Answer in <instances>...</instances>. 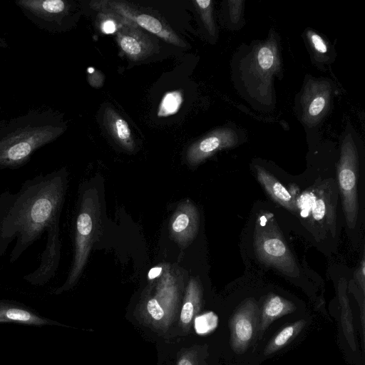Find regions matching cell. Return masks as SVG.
<instances>
[{"label": "cell", "mask_w": 365, "mask_h": 365, "mask_svg": "<svg viewBox=\"0 0 365 365\" xmlns=\"http://www.w3.org/2000/svg\"><path fill=\"white\" fill-rule=\"evenodd\" d=\"M115 34L119 48L133 61L145 59L158 51V44L150 36L126 19Z\"/></svg>", "instance_id": "obj_10"}, {"label": "cell", "mask_w": 365, "mask_h": 365, "mask_svg": "<svg viewBox=\"0 0 365 365\" xmlns=\"http://www.w3.org/2000/svg\"><path fill=\"white\" fill-rule=\"evenodd\" d=\"M64 169L26 180L0 194V257L16 262L48 229L59 222L67 187Z\"/></svg>", "instance_id": "obj_1"}, {"label": "cell", "mask_w": 365, "mask_h": 365, "mask_svg": "<svg viewBox=\"0 0 365 365\" xmlns=\"http://www.w3.org/2000/svg\"><path fill=\"white\" fill-rule=\"evenodd\" d=\"M66 130L50 109L31 110L0 124V169H18L38 149L54 141Z\"/></svg>", "instance_id": "obj_2"}, {"label": "cell", "mask_w": 365, "mask_h": 365, "mask_svg": "<svg viewBox=\"0 0 365 365\" xmlns=\"http://www.w3.org/2000/svg\"><path fill=\"white\" fill-rule=\"evenodd\" d=\"M7 47V43L4 38L0 36V48Z\"/></svg>", "instance_id": "obj_31"}, {"label": "cell", "mask_w": 365, "mask_h": 365, "mask_svg": "<svg viewBox=\"0 0 365 365\" xmlns=\"http://www.w3.org/2000/svg\"><path fill=\"white\" fill-rule=\"evenodd\" d=\"M254 246L258 259L284 274L297 277V262L281 235L274 216L264 212L258 217L254 231Z\"/></svg>", "instance_id": "obj_3"}, {"label": "cell", "mask_w": 365, "mask_h": 365, "mask_svg": "<svg viewBox=\"0 0 365 365\" xmlns=\"http://www.w3.org/2000/svg\"><path fill=\"white\" fill-rule=\"evenodd\" d=\"M103 125L108 134L120 147L129 151L134 150L135 142L129 125L113 108H105Z\"/></svg>", "instance_id": "obj_17"}, {"label": "cell", "mask_w": 365, "mask_h": 365, "mask_svg": "<svg viewBox=\"0 0 365 365\" xmlns=\"http://www.w3.org/2000/svg\"><path fill=\"white\" fill-rule=\"evenodd\" d=\"M327 96L325 91L313 93L309 102L306 103L307 115L310 118L319 117L326 108L329 99Z\"/></svg>", "instance_id": "obj_24"}, {"label": "cell", "mask_w": 365, "mask_h": 365, "mask_svg": "<svg viewBox=\"0 0 365 365\" xmlns=\"http://www.w3.org/2000/svg\"><path fill=\"white\" fill-rule=\"evenodd\" d=\"M255 170L258 181L275 202L290 211L298 210L297 199L275 177L259 165Z\"/></svg>", "instance_id": "obj_16"}, {"label": "cell", "mask_w": 365, "mask_h": 365, "mask_svg": "<svg viewBox=\"0 0 365 365\" xmlns=\"http://www.w3.org/2000/svg\"><path fill=\"white\" fill-rule=\"evenodd\" d=\"M236 133L229 128L215 130L192 143L187 151V160L196 165L217 151L234 146L237 143Z\"/></svg>", "instance_id": "obj_12"}, {"label": "cell", "mask_w": 365, "mask_h": 365, "mask_svg": "<svg viewBox=\"0 0 365 365\" xmlns=\"http://www.w3.org/2000/svg\"><path fill=\"white\" fill-rule=\"evenodd\" d=\"M90 6L98 12L111 13L133 22L143 30L156 35L167 43L185 47V43L162 20L153 14L138 10L120 1H93Z\"/></svg>", "instance_id": "obj_6"}, {"label": "cell", "mask_w": 365, "mask_h": 365, "mask_svg": "<svg viewBox=\"0 0 365 365\" xmlns=\"http://www.w3.org/2000/svg\"><path fill=\"white\" fill-rule=\"evenodd\" d=\"M259 308L252 298L245 300L230 319V344L237 353L245 352L258 332Z\"/></svg>", "instance_id": "obj_9"}, {"label": "cell", "mask_w": 365, "mask_h": 365, "mask_svg": "<svg viewBox=\"0 0 365 365\" xmlns=\"http://www.w3.org/2000/svg\"><path fill=\"white\" fill-rule=\"evenodd\" d=\"M125 19L111 13L99 12L97 23L102 33L113 34L122 26Z\"/></svg>", "instance_id": "obj_23"}, {"label": "cell", "mask_w": 365, "mask_h": 365, "mask_svg": "<svg viewBox=\"0 0 365 365\" xmlns=\"http://www.w3.org/2000/svg\"><path fill=\"white\" fill-rule=\"evenodd\" d=\"M178 299L177 281L166 271L160 279L154 294L148 298L144 304V317L156 328L166 329L175 314Z\"/></svg>", "instance_id": "obj_7"}, {"label": "cell", "mask_w": 365, "mask_h": 365, "mask_svg": "<svg viewBox=\"0 0 365 365\" xmlns=\"http://www.w3.org/2000/svg\"><path fill=\"white\" fill-rule=\"evenodd\" d=\"M182 102V96L181 91H175L167 93L160 102L158 115L165 117L175 113L179 110Z\"/></svg>", "instance_id": "obj_22"}, {"label": "cell", "mask_w": 365, "mask_h": 365, "mask_svg": "<svg viewBox=\"0 0 365 365\" xmlns=\"http://www.w3.org/2000/svg\"><path fill=\"white\" fill-rule=\"evenodd\" d=\"M202 298V292L200 283L195 279H191L186 288L180 314V325L184 331L190 328L195 317L200 310Z\"/></svg>", "instance_id": "obj_18"}, {"label": "cell", "mask_w": 365, "mask_h": 365, "mask_svg": "<svg viewBox=\"0 0 365 365\" xmlns=\"http://www.w3.org/2000/svg\"><path fill=\"white\" fill-rule=\"evenodd\" d=\"M198 213L190 202L182 203L172 217L170 233L173 239L182 245L189 243L198 230Z\"/></svg>", "instance_id": "obj_13"}, {"label": "cell", "mask_w": 365, "mask_h": 365, "mask_svg": "<svg viewBox=\"0 0 365 365\" xmlns=\"http://www.w3.org/2000/svg\"><path fill=\"white\" fill-rule=\"evenodd\" d=\"M355 279L357 282L362 294L364 295L365 292V262L363 258L359 268L355 272Z\"/></svg>", "instance_id": "obj_28"}, {"label": "cell", "mask_w": 365, "mask_h": 365, "mask_svg": "<svg viewBox=\"0 0 365 365\" xmlns=\"http://www.w3.org/2000/svg\"><path fill=\"white\" fill-rule=\"evenodd\" d=\"M337 177L346 221L354 228L358 216L357 197L358 155L355 144L346 138L341 149Z\"/></svg>", "instance_id": "obj_5"}, {"label": "cell", "mask_w": 365, "mask_h": 365, "mask_svg": "<svg viewBox=\"0 0 365 365\" xmlns=\"http://www.w3.org/2000/svg\"><path fill=\"white\" fill-rule=\"evenodd\" d=\"M46 247L41 255L39 266L23 279L33 285H43L53 277L58 268L61 255L59 222L47 230Z\"/></svg>", "instance_id": "obj_11"}, {"label": "cell", "mask_w": 365, "mask_h": 365, "mask_svg": "<svg viewBox=\"0 0 365 365\" xmlns=\"http://www.w3.org/2000/svg\"><path fill=\"white\" fill-rule=\"evenodd\" d=\"M232 5H230V16L232 21H236L239 19L241 7L240 4L242 1H231Z\"/></svg>", "instance_id": "obj_29"}, {"label": "cell", "mask_w": 365, "mask_h": 365, "mask_svg": "<svg viewBox=\"0 0 365 365\" xmlns=\"http://www.w3.org/2000/svg\"><path fill=\"white\" fill-rule=\"evenodd\" d=\"M309 197V201L312 202L309 206L311 216L316 222L319 223H325V220L329 225H331V215L329 213L330 209L326 201L325 197H319V195L313 192L306 194Z\"/></svg>", "instance_id": "obj_21"}, {"label": "cell", "mask_w": 365, "mask_h": 365, "mask_svg": "<svg viewBox=\"0 0 365 365\" xmlns=\"http://www.w3.org/2000/svg\"><path fill=\"white\" fill-rule=\"evenodd\" d=\"M15 4L29 20L48 32L61 30L71 9L63 0H16Z\"/></svg>", "instance_id": "obj_8"}, {"label": "cell", "mask_w": 365, "mask_h": 365, "mask_svg": "<svg viewBox=\"0 0 365 365\" xmlns=\"http://www.w3.org/2000/svg\"><path fill=\"white\" fill-rule=\"evenodd\" d=\"M199 12L200 18L210 35L215 34V28L212 19V1L195 0L193 1Z\"/></svg>", "instance_id": "obj_25"}, {"label": "cell", "mask_w": 365, "mask_h": 365, "mask_svg": "<svg viewBox=\"0 0 365 365\" xmlns=\"http://www.w3.org/2000/svg\"><path fill=\"white\" fill-rule=\"evenodd\" d=\"M306 325L304 319H299L282 329L265 346L264 355H270L282 349L295 337Z\"/></svg>", "instance_id": "obj_20"}, {"label": "cell", "mask_w": 365, "mask_h": 365, "mask_svg": "<svg viewBox=\"0 0 365 365\" xmlns=\"http://www.w3.org/2000/svg\"><path fill=\"white\" fill-rule=\"evenodd\" d=\"M176 365H199V360L195 350H189L178 360Z\"/></svg>", "instance_id": "obj_27"}, {"label": "cell", "mask_w": 365, "mask_h": 365, "mask_svg": "<svg viewBox=\"0 0 365 365\" xmlns=\"http://www.w3.org/2000/svg\"><path fill=\"white\" fill-rule=\"evenodd\" d=\"M98 203L91 190H87L81 199L80 210L76 221L74 256L72 266L65 283L54 290L60 294L71 289L86 265L94 240L98 220Z\"/></svg>", "instance_id": "obj_4"}, {"label": "cell", "mask_w": 365, "mask_h": 365, "mask_svg": "<svg viewBox=\"0 0 365 365\" xmlns=\"http://www.w3.org/2000/svg\"><path fill=\"white\" fill-rule=\"evenodd\" d=\"M346 281L345 279H340L338 284V297L341 309V324L344 336L352 350H356V341L353 317L349 304V298L346 294Z\"/></svg>", "instance_id": "obj_19"}, {"label": "cell", "mask_w": 365, "mask_h": 365, "mask_svg": "<svg viewBox=\"0 0 365 365\" xmlns=\"http://www.w3.org/2000/svg\"><path fill=\"white\" fill-rule=\"evenodd\" d=\"M309 36L310 42L317 52L324 54L328 51L327 45L319 35L310 32Z\"/></svg>", "instance_id": "obj_26"}, {"label": "cell", "mask_w": 365, "mask_h": 365, "mask_svg": "<svg viewBox=\"0 0 365 365\" xmlns=\"http://www.w3.org/2000/svg\"><path fill=\"white\" fill-rule=\"evenodd\" d=\"M0 323H13L29 326H47L62 324L45 318L19 302L0 300Z\"/></svg>", "instance_id": "obj_14"}, {"label": "cell", "mask_w": 365, "mask_h": 365, "mask_svg": "<svg viewBox=\"0 0 365 365\" xmlns=\"http://www.w3.org/2000/svg\"><path fill=\"white\" fill-rule=\"evenodd\" d=\"M162 269L161 267H155L152 268L148 272V278L150 279L156 278L160 274Z\"/></svg>", "instance_id": "obj_30"}, {"label": "cell", "mask_w": 365, "mask_h": 365, "mask_svg": "<svg viewBox=\"0 0 365 365\" xmlns=\"http://www.w3.org/2000/svg\"><path fill=\"white\" fill-rule=\"evenodd\" d=\"M296 310L292 302L274 294H269L259 309L258 333L262 336L269 325L278 318Z\"/></svg>", "instance_id": "obj_15"}]
</instances>
